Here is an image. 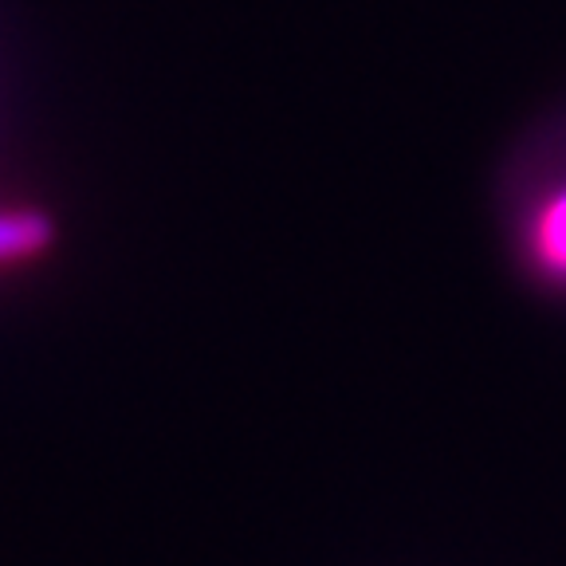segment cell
I'll list each match as a JSON object with an SVG mask.
<instances>
[{
  "instance_id": "6da1fadb",
  "label": "cell",
  "mask_w": 566,
  "mask_h": 566,
  "mask_svg": "<svg viewBox=\"0 0 566 566\" xmlns=\"http://www.w3.org/2000/svg\"><path fill=\"white\" fill-rule=\"evenodd\" d=\"M527 256L539 280L566 287V186L547 193L531 212Z\"/></svg>"
},
{
  "instance_id": "7a4b0ae2",
  "label": "cell",
  "mask_w": 566,
  "mask_h": 566,
  "mask_svg": "<svg viewBox=\"0 0 566 566\" xmlns=\"http://www.w3.org/2000/svg\"><path fill=\"white\" fill-rule=\"evenodd\" d=\"M55 244V224L48 212L20 209V205H0V268L28 264L44 256Z\"/></svg>"
}]
</instances>
